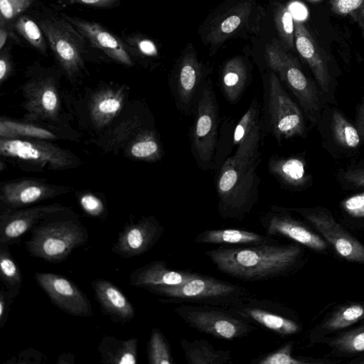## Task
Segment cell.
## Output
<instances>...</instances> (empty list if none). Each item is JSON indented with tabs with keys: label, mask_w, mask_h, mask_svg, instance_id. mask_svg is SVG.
<instances>
[{
	"label": "cell",
	"mask_w": 364,
	"mask_h": 364,
	"mask_svg": "<svg viewBox=\"0 0 364 364\" xmlns=\"http://www.w3.org/2000/svg\"><path fill=\"white\" fill-rule=\"evenodd\" d=\"M205 255L223 274L245 282H260L287 277L306 262L304 247L273 241L243 247H220Z\"/></svg>",
	"instance_id": "obj_1"
},
{
	"label": "cell",
	"mask_w": 364,
	"mask_h": 364,
	"mask_svg": "<svg viewBox=\"0 0 364 364\" xmlns=\"http://www.w3.org/2000/svg\"><path fill=\"white\" fill-rule=\"evenodd\" d=\"M260 161L230 156L217 171L218 212L222 218L241 220L252 211L259 198Z\"/></svg>",
	"instance_id": "obj_2"
},
{
	"label": "cell",
	"mask_w": 364,
	"mask_h": 364,
	"mask_svg": "<svg viewBox=\"0 0 364 364\" xmlns=\"http://www.w3.org/2000/svg\"><path fill=\"white\" fill-rule=\"evenodd\" d=\"M268 66L295 97L311 127H316L326 102L318 87L303 71L298 60L273 40L265 48Z\"/></svg>",
	"instance_id": "obj_3"
},
{
	"label": "cell",
	"mask_w": 364,
	"mask_h": 364,
	"mask_svg": "<svg viewBox=\"0 0 364 364\" xmlns=\"http://www.w3.org/2000/svg\"><path fill=\"white\" fill-rule=\"evenodd\" d=\"M149 291L161 296L162 303L194 304L230 307L250 295L246 288L198 274L186 282L172 287H159Z\"/></svg>",
	"instance_id": "obj_4"
},
{
	"label": "cell",
	"mask_w": 364,
	"mask_h": 364,
	"mask_svg": "<svg viewBox=\"0 0 364 364\" xmlns=\"http://www.w3.org/2000/svg\"><path fill=\"white\" fill-rule=\"evenodd\" d=\"M264 88L262 115L264 130L279 144L296 137L306 138L308 134L306 117L274 72L269 74Z\"/></svg>",
	"instance_id": "obj_5"
},
{
	"label": "cell",
	"mask_w": 364,
	"mask_h": 364,
	"mask_svg": "<svg viewBox=\"0 0 364 364\" xmlns=\"http://www.w3.org/2000/svg\"><path fill=\"white\" fill-rule=\"evenodd\" d=\"M193 113V122L189 134L192 155L200 169H213L220 131V116L210 80L205 82Z\"/></svg>",
	"instance_id": "obj_6"
},
{
	"label": "cell",
	"mask_w": 364,
	"mask_h": 364,
	"mask_svg": "<svg viewBox=\"0 0 364 364\" xmlns=\"http://www.w3.org/2000/svg\"><path fill=\"white\" fill-rule=\"evenodd\" d=\"M174 312L188 326L223 340L245 337L257 329L230 307L181 304Z\"/></svg>",
	"instance_id": "obj_7"
},
{
	"label": "cell",
	"mask_w": 364,
	"mask_h": 364,
	"mask_svg": "<svg viewBox=\"0 0 364 364\" xmlns=\"http://www.w3.org/2000/svg\"><path fill=\"white\" fill-rule=\"evenodd\" d=\"M31 233L30 240L26 242L28 252L50 262L64 261L88 238L85 228L73 220L42 224L33 228Z\"/></svg>",
	"instance_id": "obj_8"
},
{
	"label": "cell",
	"mask_w": 364,
	"mask_h": 364,
	"mask_svg": "<svg viewBox=\"0 0 364 364\" xmlns=\"http://www.w3.org/2000/svg\"><path fill=\"white\" fill-rule=\"evenodd\" d=\"M286 208L301 216L341 259L364 264V244L338 222L329 209L321 205Z\"/></svg>",
	"instance_id": "obj_9"
},
{
	"label": "cell",
	"mask_w": 364,
	"mask_h": 364,
	"mask_svg": "<svg viewBox=\"0 0 364 364\" xmlns=\"http://www.w3.org/2000/svg\"><path fill=\"white\" fill-rule=\"evenodd\" d=\"M230 308L253 324L281 337L299 333L302 324L295 312L283 304L251 294Z\"/></svg>",
	"instance_id": "obj_10"
},
{
	"label": "cell",
	"mask_w": 364,
	"mask_h": 364,
	"mask_svg": "<svg viewBox=\"0 0 364 364\" xmlns=\"http://www.w3.org/2000/svg\"><path fill=\"white\" fill-rule=\"evenodd\" d=\"M38 25L63 68L70 75L79 72L83 67L87 39L63 16L43 18Z\"/></svg>",
	"instance_id": "obj_11"
},
{
	"label": "cell",
	"mask_w": 364,
	"mask_h": 364,
	"mask_svg": "<svg viewBox=\"0 0 364 364\" xmlns=\"http://www.w3.org/2000/svg\"><path fill=\"white\" fill-rule=\"evenodd\" d=\"M322 146L336 159L352 158L362 142L354 122L336 105H326L316 125Z\"/></svg>",
	"instance_id": "obj_12"
},
{
	"label": "cell",
	"mask_w": 364,
	"mask_h": 364,
	"mask_svg": "<svg viewBox=\"0 0 364 364\" xmlns=\"http://www.w3.org/2000/svg\"><path fill=\"white\" fill-rule=\"evenodd\" d=\"M259 223L267 235L287 238L307 249L327 255L329 245L309 225L294 217L286 207L272 205L269 210L261 215Z\"/></svg>",
	"instance_id": "obj_13"
},
{
	"label": "cell",
	"mask_w": 364,
	"mask_h": 364,
	"mask_svg": "<svg viewBox=\"0 0 364 364\" xmlns=\"http://www.w3.org/2000/svg\"><path fill=\"white\" fill-rule=\"evenodd\" d=\"M295 47L312 72L316 84L328 105H336V76L320 47L306 27L294 20Z\"/></svg>",
	"instance_id": "obj_14"
},
{
	"label": "cell",
	"mask_w": 364,
	"mask_h": 364,
	"mask_svg": "<svg viewBox=\"0 0 364 364\" xmlns=\"http://www.w3.org/2000/svg\"><path fill=\"white\" fill-rule=\"evenodd\" d=\"M264 132L262 109L259 102L252 99L248 109L231 131V155L241 159H261V144Z\"/></svg>",
	"instance_id": "obj_15"
},
{
	"label": "cell",
	"mask_w": 364,
	"mask_h": 364,
	"mask_svg": "<svg viewBox=\"0 0 364 364\" xmlns=\"http://www.w3.org/2000/svg\"><path fill=\"white\" fill-rule=\"evenodd\" d=\"M35 279L60 309L73 316H92V306L86 295L67 278L53 273L36 272Z\"/></svg>",
	"instance_id": "obj_16"
},
{
	"label": "cell",
	"mask_w": 364,
	"mask_h": 364,
	"mask_svg": "<svg viewBox=\"0 0 364 364\" xmlns=\"http://www.w3.org/2000/svg\"><path fill=\"white\" fill-rule=\"evenodd\" d=\"M203 78V68L196 54L186 53L180 61L171 86L176 108L183 114L189 115L193 112L205 82Z\"/></svg>",
	"instance_id": "obj_17"
},
{
	"label": "cell",
	"mask_w": 364,
	"mask_h": 364,
	"mask_svg": "<svg viewBox=\"0 0 364 364\" xmlns=\"http://www.w3.org/2000/svg\"><path fill=\"white\" fill-rule=\"evenodd\" d=\"M164 232V228L154 217L143 218L124 227L112 251L124 258L141 255L151 250Z\"/></svg>",
	"instance_id": "obj_18"
},
{
	"label": "cell",
	"mask_w": 364,
	"mask_h": 364,
	"mask_svg": "<svg viewBox=\"0 0 364 364\" xmlns=\"http://www.w3.org/2000/svg\"><path fill=\"white\" fill-rule=\"evenodd\" d=\"M0 153L55 168L68 166L71 161L68 153L52 144L18 138H1Z\"/></svg>",
	"instance_id": "obj_19"
},
{
	"label": "cell",
	"mask_w": 364,
	"mask_h": 364,
	"mask_svg": "<svg viewBox=\"0 0 364 364\" xmlns=\"http://www.w3.org/2000/svg\"><path fill=\"white\" fill-rule=\"evenodd\" d=\"M364 322V301H349L335 306L308 333L309 345L323 341Z\"/></svg>",
	"instance_id": "obj_20"
},
{
	"label": "cell",
	"mask_w": 364,
	"mask_h": 364,
	"mask_svg": "<svg viewBox=\"0 0 364 364\" xmlns=\"http://www.w3.org/2000/svg\"><path fill=\"white\" fill-rule=\"evenodd\" d=\"M94 47L114 60L128 66L133 62L125 44L103 26L94 21L62 14Z\"/></svg>",
	"instance_id": "obj_21"
},
{
	"label": "cell",
	"mask_w": 364,
	"mask_h": 364,
	"mask_svg": "<svg viewBox=\"0 0 364 364\" xmlns=\"http://www.w3.org/2000/svg\"><path fill=\"white\" fill-rule=\"evenodd\" d=\"M59 205L38 206L1 215L0 244L16 242L42 218L60 211Z\"/></svg>",
	"instance_id": "obj_22"
},
{
	"label": "cell",
	"mask_w": 364,
	"mask_h": 364,
	"mask_svg": "<svg viewBox=\"0 0 364 364\" xmlns=\"http://www.w3.org/2000/svg\"><path fill=\"white\" fill-rule=\"evenodd\" d=\"M198 273L191 271L173 270L163 260L152 261L135 269L130 275V284L150 290L159 287L181 285Z\"/></svg>",
	"instance_id": "obj_23"
},
{
	"label": "cell",
	"mask_w": 364,
	"mask_h": 364,
	"mask_svg": "<svg viewBox=\"0 0 364 364\" xmlns=\"http://www.w3.org/2000/svg\"><path fill=\"white\" fill-rule=\"evenodd\" d=\"M267 168L269 173L289 191H302L313 184L312 176L308 171L305 161L300 156H272L268 160Z\"/></svg>",
	"instance_id": "obj_24"
},
{
	"label": "cell",
	"mask_w": 364,
	"mask_h": 364,
	"mask_svg": "<svg viewBox=\"0 0 364 364\" xmlns=\"http://www.w3.org/2000/svg\"><path fill=\"white\" fill-rule=\"evenodd\" d=\"M91 285L102 311L113 321L126 323L134 318L135 310L133 305L114 284L106 279H97L92 282Z\"/></svg>",
	"instance_id": "obj_25"
},
{
	"label": "cell",
	"mask_w": 364,
	"mask_h": 364,
	"mask_svg": "<svg viewBox=\"0 0 364 364\" xmlns=\"http://www.w3.org/2000/svg\"><path fill=\"white\" fill-rule=\"evenodd\" d=\"M54 193L45 184L23 181L5 184L1 189V200L11 208H18L50 197Z\"/></svg>",
	"instance_id": "obj_26"
},
{
	"label": "cell",
	"mask_w": 364,
	"mask_h": 364,
	"mask_svg": "<svg viewBox=\"0 0 364 364\" xmlns=\"http://www.w3.org/2000/svg\"><path fill=\"white\" fill-rule=\"evenodd\" d=\"M252 11L253 5L247 1L230 9L211 25L208 41L213 44L225 41L247 23Z\"/></svg>",
	"instance_id": "obj_27"
},
{
	"label": "cell",
	"mask_w": 364,
	"mask_h": 364,
	"mask_svg": "<svg viewBox=\"0 0 364 364\" xmlns=\"http://www.w3.org/2000/svg\"><path fill=\"white\" fill-rule=\"evenodd\" d=\"M249 70L244 60L235 57L226 62L221 72L220 87L227 100L237 103L249 82Z\"/></svg>",
	"instance_id": "obj_28"
},
{
	"label": "cell",
	"mask_w": 364,
	"mask_h": 364,
	"mask_svg": "<svg viewBox=\"0 0 364 364\" xmlns=\"http://www.w3.org/2000/svg\"><path fill=\"white\" fill-rule=\"evenodd\" d=\"M198 244L249 246L272 241L268 235L240 229H216L200 232L194 239Z\"/></svg>",
	"instance_id": "obj_29"
},
{
	"label": "cell",
	"mask_w": 364,
	"mask_h": 364,
	"mask_svg": "<svg viewBox=\"0 0 364 364\" xmlns=\"http://www.w3.org/2000/svg\"><path fill=\"white\" fill-rule=\"evenodd\" d=\"M331 357L351 358L364 353V322L325 338Z\"/></svg>",
	"instance_id": "obj_30"
},
{
	"label": "cell",
	"mask_w": 364,
	"mask_h": 364,
	"mask_svg": "<svg viewBox=\"0 0 364 364\" xmlns=\"http://www.w3.org/2000/svg\"><path fill=\"white\" fill-rule=\"evenodd\" d=\"M138 339L119 340L112 336H104L99 346L100 362L109 364H135L137 363Z\"/></svg>",
	"instance_id": "obj_31"
},
{
	"label": "cell",
	"mask_w": 364,
	"mask_h": 364,
	"mask_svg": "<svg viewBox=\"0 0 364 364\" xmlns=\"http://www.w3.org/2000/svg\"><path fill=\"white\" fill-rule=\"evenodd\" d=\"M180 345L189 364H226L232 360L230 350L215 349L204 339L181 338Z\"/></svg>",
	"instance_id": "obj_32"
},
{
	"label": "cell",
	"mask_w": 364,
	"mask_h": 364,
	"mask_svg": "<svg viewBox=\"0 0 364 364\" xmlns=\"http://www.w3.org/2000/svg\"><path fill=\"white\" fill-rule=\"evenodd\" d=\"M294 341H289L277 350L255 360L251 363L257 364H333L341 363L339 359L320 358L302 355H293Z\"/></svg>",
	"instance_id": "obj_33"
},
{
	"label": "cell",
	"mask_w": 364,
	"mask_h": 364,
	"mask_svg": "<svg viewBox=\"0 0 364 364\" xmlns=\"http://www.w3.org/2000/svg\"><path fill=\"white\" fill-rule=\"evenodd\" d=\"M0 270L7 290L17 296L22 284V275L6 244H0Z\"/></svg>",
	"instance_id": "obj_34"
},
{
	"label": "cell",
	"mask_w": 364,
	"mask_h": 364,
	"mask_svg": "<svg viewBox=\"0 0 364 364\" xmlns=\"http://www.w3.org/2000/svg\"><path fill=\"white\" fill-rule=\"evenodd\" d=\"M343 220L353 228H364V190L344 198L339 203Z\"/></svg>",
	"instance_id": "obj_35"
},
{
	"label": "cell",
	"mask_w": 364,
	"mask_h": 364,
	"mask_svg": "<svg viewBox=\"0 0 364 364\" xmlns=\"http://www.w3.org/2000/svg\"><path fill=\"white\" fill-rule=\"evenodd\" d=\"M1 138L29 136L42 139H53L55 136L50 131L29 124L8 119L0 121Z\"/></svg>",
	"instance_id": "obj_36"
},
{
	"label": "cell",
	"mask_w": 364,
	"mask_h": 364,
	"mask_svg": "<svg viewBox=\"0 0 364 364\" xmlns=\"http://www.w3.org/2000/svg\"><path fill=\"white\" fill-rule=\"evenodd\" d=\"M276 28L286 50H292L295 46L294 41V19L289 9L284 5L277 3L273 9Z\"/></svg>",
	"instance_id": "obj_37"
},
{
	"label": "cell",
	"mask_w": 364,
	"mask_h": 364,
	"mask_svg": "<svg viewBox=\"0 0 364 364\" xmlns=\"http://www.w3.org/2000/svg\"><path fill=\"white\" fill-rule=\"evenodd\" d=\"M16 31L43 54L47 51V41L38 23L26 16H20L14 23Z\"/></svg>",
	"instance_id": "obj_38"
},
{
	"label": "cell",
	"mask_w": 364,
	"mask_h": 364,
	"mask_svg": "<svg viewBox=\"0 0 364 364\" xmlns=\"http://www.w3.org/2000/svg\"><path fill=\"white\" fill-rule=\"evenodd\" d=\"M147 357L150 364L174 363L168 342L158 328H154L151 331L147 347Z\"/></svg>",
	"instance_id": "obj_39"
},
{
	"label": "cell",
	"mask_w": 364,
	"mask_h": 364,
	"mask_svg": "<svg viewBox=\"0 0 364 364\" xmlns=\"http://www.w3.org/2000/svg\"><path fill=\"white\" fill-rule=\"evenodd\" d=\"M336 179L344 190H364V161L341 168L336 173Z\"/></svg>",
	"instance_id": "obj_40"
},
{
	"label": "cell",
	"mask_w": 364,
	"mask_h": 364,
	"mask_svg": "<svg viewBox=\"0 0 364 364\" xmlns=\"http://www.w3.org/2000/svg\"><path fill=\"white\" fill-rule=\"evenodd\" d=\"M130 152L137 159L157 160L161 156L162 149L156 137L149 132L132 144Z\"/></svg>",
	"instance_id": "obj_41"
},
{
	"label": "cell",
	"mask_w": 364,
	"mask_h": 364,
	"mask_svg": "<svg viewBox=\"0 0 364 364\" xmlns=\"http://www.w3.org/2000/svg\"><path fill=\"white\" fill-rule=\"evenodd\" d=\"M330 4L333 13L350 16L364 36V0H331Z\"/></svg>",
	"instance_id": "obj_42"
},
{
	"label": "cell",
	"mask_w": 364,
	"mask_h": 364,
	"mask_svg": "<svg viewBox=\"0 0 364 364\" xmlns=\"http://www.w3.org/2000/svg\"><path fill=\"white\" fill-rule=\"evenodd\" d=\"M121 107L122 102L119 97L112 94H106L95 102L93 111L97 117L107 119L114 117Z\"/></svg>",
	"instance_id": "obj_43"
},
{
	"label": "cell",
	"mask_w": 364,
	"mask_h": 364,
	"mask_svg": "<svg viewBox=\"0 0 364 364\" xmlns=\"http://www.w3.org/2000/svg\"><path fill=\"white\" fill-rule=\"evenodd\" d=\"M33 0H0L1 21H9L18 17L32 4Z\"/></svg>",
	"instance_id": "obj_44"
},
{
	"label": "cell",
	"mask_w": 364,
	"mask_h": 364,
	"mask_svg": "<svg viewBox=\"0 0 364 364\" xmlns=\"http://www.w3.org/2000/svg\"><path fill=\"white\" fill-rule=\"evenodd\" d=\"M38 104L41 109L48 114L55 113L58 109V99L54 88L50 85H44L42 92L38 96Z\"/></svg>",
	"instance_id": "obj_45"
},
{
	"label": "cell",
	"mask_w": 364,
	"mask_h": 364,
	"mask_svg": "<svg viewBox=\"0 0 364 364\" xmlns=\"http://www.w3.org/2000/svg\"><path fill=\"white\" fill-rule=\"evenodd\" d=\"M82 209L90 215L98 217L103 212L102 202L96 196L87 194L81 197L80 200Z\"/></svg>",
	"instance_id": "obj_46"
},
{
	"label": "cell",
	"mask_w": 364,
	"mask_h": 364,
	"mask_svg": "<svg viewBox=\"0 0 364 364\" xmlns=\"http://www.w3.org/2000/svg\"><path fill=\"white\" fill-rule=\"evenodd\" d=\"M14 297L9 291H5L1 288L0 293V328L4 326L7 320Z\"/></svg>",
	"instance_id": "obj_47"
},
{
	"label": "cell",
	"mask_w": 364,
	"mask_h": 364,
	"mask_svg": "<svg viewBox=\"0 0 364 364\" xmlns=\"http://www.w3.org/2000/svg\"><path fill=\"white\" fill-rule=\"evenodd\" d=\"M70 4L83 5L90 7L107 9L119 5L120 0H63Z\"/></svg>",
	"instance_id": "obj_48"
},
{
	"label": "cell",
	"mask_w": 364,
	"mask_h": 364,
	"mask_svg": "<svg viewBox=\"0 0 364 364\" xmlns=\"http://www.w3.org/2000/svg\"><path fill=\"white\" fill-rule=\"evenodd\" d=\"M354 124L362 144H364V95L356 105Z\"/></svg>",
	"instance_id": "obj_49"
},
{
	"label": "cell",
	"mask_w": 364,
	"mask_h": 364,
	"mask_svg": "<svg viewBox=\"0 0 364 364\" xmlns=\"http://www.w3.org/2000/svg\"><path fill=\"white\" fill-rule=\"evenodd\" d=\"M136 46L137 50L144 55L154 57L158 55V50L155 43L146 38L138 40Z\"/></svg>",
	"instance_id": "obj_50"
},
{
	"label": "cell",
	"mask_w": 364,
	"mask_h": 364,
	"mask_svg": "<svg viewBox=\"0 0 364 364\" xmlns=\"http://www.w3.org/2000/svg\"><path fill=\"white\" fill-rule=\"evenodd\" d=\"M11 68L10 56L8 50H1V58H0V80H3L6 78Z\"/></svg>",
	"instance_id": "obj_51"
},
{
	"label": "cell",
	"mask_w": 364,
	"mask_h": 364,
	"mask_svg": "<svg viewBox=\"0 0 364 364\" xmlns=\"http://www.w3.org/2000/svg\"><path fill=\"white\" fill-rule=\"evenodd\" d=\"M0 26V50H3L6 45L8 37L10 35L8 28L6 27V22L1 21Z\"/></svg>",
	"instance_id": "obj_52"
},
{
	"label": "cell",
	"mask_w": 364,
	"mask_h": 364,
	"mask_svg": "<svg viewBox=\"0 0 364 364\" xmlns=\"http://www.w3.org/2000/svg\"><path fill=\"white\" fill-rule=\"evenodd\" d=\"M347 363L351 364H364V353L351 358Z\"/></svg>",
	"instance_id": "obj_53"
},
{
	"label": "cell",
	"mask_w": 364,
	"mask_h": 364,
	"mask_svg": "<svg viewBox=\"0 0 364 364\" xmlns=\"http://www.w3.org/2000/svg\"><path fill=\"white\" fill-rule=\"evenodd\" d=\"M307 1H309L310 2H317V1H319L321 0H307Z\"/></svg>",
	"instance_id": "obj_54"
}]
</instances>
